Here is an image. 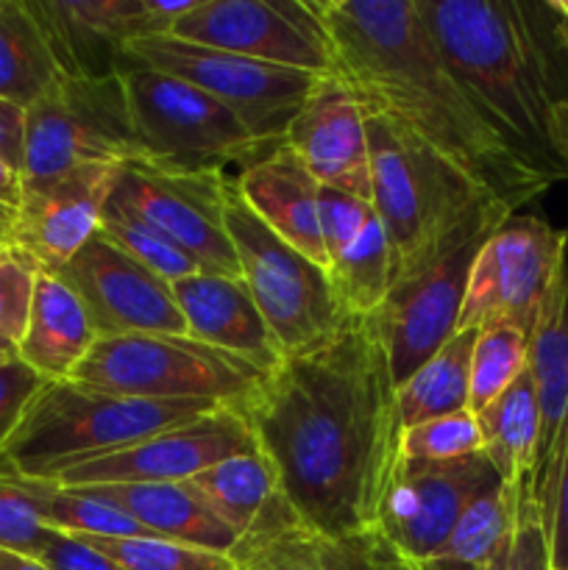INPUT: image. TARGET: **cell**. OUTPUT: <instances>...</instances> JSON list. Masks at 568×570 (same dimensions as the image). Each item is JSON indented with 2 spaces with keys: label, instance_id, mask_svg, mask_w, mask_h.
<instances>
[{
  "label": "cell",
  "instance_id": "6da1fadb",
  "mask_svg": "<svg viewBox=\"0 0 568 570\" xmlns=\"http://www.w3.org/2000/svg\"><path fill=\"white\" fill-rule=\"evenodd\" d=\"M301 521L329 538L376 529L401 462L395 379L368 317L284 356L239 410Z\"/></svg>",
  "mask_w": 568,
  "mask_h": 570
},
{
  "label": "cell",
  "instance_id": "7a4b0ae2",
  "mask_svg": "<svg viewBox=\"0 0 568 570\" xmlns=\"http://www.w3.org/2000/svg\"><path fill=\"white\" fill-rule=\"evenodd\" d=\"M332 50V76L368 117L427 142L510 209L566 181L518 148L434 45L415 0H310Z\"/></svg>",
  "mask_w": 568,
  "mask_h": 570
},
{
  "label": "cell",
  "instance_id": "3957f363",
  "mask_svg": "<svg viewBox=\"0 0 568 570\" xmlns=\"http://www.w3.org/2000/svg\"><path fill=\"white\" fill-rule=\"evenodd\" d=\"M434 45L490 120L568 178L549 120L568 104V0H415Z\"/></svg>",
  "mask_w": 568,
  "mask_h": 570
},
{
  "label": "cell",
  "instance_id": "277c9868",
  "mask_svg": "<svg viewBox=\"0 0 568 570\" xmlns=\"http://www.w3.org/2000/svg\"><path fill=\"white\" fill-rule=\"evenodd\" d=\"M368 145L373 212L388 234L393 287L427 271L488 212L510 209L438 150L384 117H368Z\"/></svg>",
  "mask_w": 568,
  "mask_h": 570
},
{
  "label": "cell",
  "instance_id": "5b68a950",
  "mask_svg": "<svg viewBox=\"0 0 568 570\" xmlns=\"http://www.w3.org/2000/svg\"><path fill=\"white\" fill-rule=\"evenodd\" d=\"M212 410L217 404L131 399L72 379L48 382L0 451V462L20 476L50 482L67 468L128 449Z\"/></svg>",
  "mask_w": 568,
  "mask_h": 570
},
{
  "label": "cell",
  "instance_id": "8992f818",
  "mask_svg": "<svg viewBox=\"0 0 568 570\" xmlns=\"http://www.w3.org/2000/svg\"><path fill=\"white\" fill-rule=\"evenodd\" d=\"M143 161L176 173L239 176L278 145L262 142L221 100L150 67L120 61Z\"/></svg>",
  "mask_w": 568,
  "mask_h": 570
},
{
  "label": "cell",
  "instance_id": "52a82bcc",
  "mask_svg": "<svg viewBox=\"0 0 568 570\" xmlns=\"http://www.w3.org/2000/svg\"><path fill=\"white\" fill-rule=\"evenodd\" d=\"M267 371L189 334H126L92 345L72 382L148 401H204L243 410Z\"/></svg>",
  "mask_w": 568,
  "mask_h": 570
},
{
  "label": "cell",
  "instance_id": "ba28073f",
  "mask_svg": "<svg viewBox=\"0 0 568 570\" xmlns=\"http://www.w3.org/2000/svg\"><path fill=\"white\" fill-rule=\"evenodd\" d=\"M223 226L237 256L239 278L284 356L323 343L343 317L326 271L284 243L251 212L234 176L226 178L223 193Z\"/></svg>",
  "mask_w": 568,
  "mask_h": 570
},
{
  "label": "cell",
  "instance_id": "9c48e42d",
  "mask_svg": "<svg viewBox=\"0 0 568 570\" xmlns=\"http://www.w3.org/2000/svg\"><path fill=\"white\" fill-rule=\"evenodd\" d=\"M128 161H143V148L120 72L61 76L26 109L22 178Z\"/></svg>",
  "mask_w": 568,
  "mask_h": 570
},
{
  "label": "cell",
  "instance_id": "30bf717a",
  "mask_svg": "<svg viewBox=\"0 0 568 570\" xmlns=\"http://www.w3.org/2000/svg\"><path fill=\"white\" fill-rule=\"evenodd\" d=\"M120 61L150 67L204 89L239 117L245 128L262 142L282 145L290 122L304 109L306 98L323 76L295 67L267 65L217 48L159 37L134 39Z\"/></svg>",
  "mask_w": 568,
  "mask_h": 570
},
{
  "label": "cell",
  "instance_id": "8fae6325",
  "mask_svg": "<svg viewBox=\"0 0 568 570\" xmlns=\"http://www.w3.org/2000/svg\"><path fill=\"white\" fill-rule=\"evenodd\" d=\"M512 215L516 212L510 209L488 212L427 271L395 284L382 306L368 315L373 334L388 354L395 387L454 337L473 259L490 234Z\"/></svg>",
  "mask_w": 568,
  "mask_h": 570
},
{
  "label": "cell",
  "instance_id": "7c38bea8",
  "mask_svg": "<svg viewBox=\"0 0 568 570\" xmlns=\"http://www.w3.org/2000/svg\"><path fill=\"white\" fill-rule=\"evenodd\" d=\"M568 232L532 215H512L479 248L457 332L510 321L532 334L535 317L557 271Z\"/></svg>",
  "mask_w": 568,
  "mask_h": 570
},
{
  "label": "cell",
  "instance_id": "4fadbf2b",
  "mask_svg": "<svg viewBox=\"0 0 568 570\" xmlns=\"http://www.w3.org/2000/svg\"><path fill=\"white\" fill-rule=\"evenodd\" d=\"M170 37L245 59L332 76L326 28L310 0H198Z\"/></svg>",
  "mask_w": 568,
  "mask_h": 570
},
{
  "label": "cell",
  "instance_id": "5bb4252c",
  "mask_svg": "<svg viewBox=\"0 0 568 570\" xmlns=\"http://www.w3.org/2000/svg\"><path fill=\"white\" fill-rule=\"evenodd\" d=\"M226 178L128 161L117 173L111 200L159 228L204 273L239 278L237 256L223 226Z\"/></svg>",
  "mask_w": 568,
  "mask_h": 570
},
{
  "label": "cell",
  "instance_id": "9a60e30c",
  "mask_svg": "<svg viewBox=\"0 0 568 570\" xmlns=\"http://www.w3.org/2000/svg\"><path fill=\"white\" fill-rule=\"evenodd\" d=\"M254 432L239 410L217 406L195 421L165 429L128 449L67 468L50 482L59 488H98V484L187 482L228 456L256 451Z\"/></svg>",
  "mask_w": 568,
  "mask_h": 570
},
{
  "label": "cell",
  "instance_id": "2e32d148",
  "mask_svg": "<svg viewBox=\"0 0 568 570\" xmlns=\"http://www.w3.org/2000/svg\"><path fill=\"white\" fill-rule=\"evenodd\" d=\"M496 484L501 479L482 451L443 462L401 456L379 512L376 532L401 554L432 560L466 507Z\"/></svg>",
  "mask_w": 568,
  "mask_h": 570
},
{
  "label": "cell",
  "instance_id": "e0dca14e",
  "mask_svg": "<svg viewBox=\"0 0 568 570\" xmlns=\"http://www.w3.org/2000/svg\"><path fill=\"white\" fill-rule=\"evenodd\" d=\"M56 276L78 295L98 340L126 334H187L173 287L95 232Z\"/></svg>",
  "mask_w": 568,
  "mask_h": 570
},
{
  "label": "cell",
  "instance_id": "ac0fdd59",
  "mask_svg": "<svg viewBox=\"0 0 568 570\" xmlns=\"http://www.w3.org/2000/svg\"><path fill=\"white\" fill-rule=\"evenodd\" d=\"M198 0H31L65 76H111L134 39L170 33Z\"/></svg>",
  "mask_w": 568,
  "mask_h": 570
},
{
  "label": "cell",
  "instance_id": "d6986e66",
  "mask_svg": "<svg viewBox=\"0 0 568 570\" xmlns=\"http://www.w3.org/2000/svg\"><path fill=\"white\" fill-rule=\"evenodd\" d=\"M120 167L81 165L56 176L22 178L6 243L26 250L42 271H61L100 228Z\"/></svg>",
  "mask_w": 568,
  "mask_h": 570
},
{
  "label": "cell",
  "instance_id": "ffe728a7",
  "mask_svg": "<svg viewBox=\"0 0 568 570\" xmlns=\"http://www.w3.org/2000/svg\"><path fill=\"white\" fill-rule=\"evenodd\" d=\"M529 371L538 393L540 434L527 493L549 523L568 440V243L529 334Z\"/></svg>",
  "mask_w": 568,
  "mask_h": 570
},
{
  "label": "cell",
  "instance_id": "44dd1931",
  "mask_svg": "<svg viewBox=\"0 0 568 570\" xmlns=\"http://www.w3.org/2000/svg\"><path fill=\"white\" fill-rule=\"evenodd\" d=\"M284 145L321 187L373 204L368 117L337 76H323L284 134Z\"/></svg>",
  "mask_w": 568,
  "mask_h": 570
},
{
  "label": "cell",
  "instance_id": "7402d4cb",
  "mask_svg": "<svg viewBox=\"0 0 568 570\" xmlns=\"http://www.w3.org/2000/svg\"><path fill=\"white\" fill-rule=\"evenodd\" d=\"M170 287L189 337L239 356L267 373L282 365V345L273 337L243 278L195 273Z\"/></svg>",
  "mask_w": 568,
  "mask_h": 570
},
{
  "label": "cell",
  "instance_id": "603a6c76",
  "mask_svg": "<svg viewBox=\"0 0 568 570\" xmlns=\"http://www.w3.org/2000/svg\"><path fill=\"white\" fill-rule=\"evenodd\" d=\"M237 570H379L371 532L329 538L306 527L282 490L267 499L248 532L232 549Z\"/></svg>",
  "mask_w": 568,
  "mask_h": 570
},
{
  "label": "cell",
  "instance_id": "cb8c5ba5",
  "mask_svg": "<svg viewBox=\"0 0 568 570\" xmlns=\"http://www.w3.org/2000/svg\"><path fill=\"white\" fill-rule=\"evenodd\" d=\"M234 178L251 212L284 243L326 271L329 259L321 239V217H317L321 184L306 170L304 161L282 142L265 159Z\"/></svg>",
  "mask_w": 568,
  "mask_h": 570
},
{
  "label": "cell",
  "instance_id": "d4e9b609",
  "mask_svg": "<svg viewBox=\"0 0 568 570\" xmlns=\"http://www.w3.org/2000/svg\"><path fill=\"white\" fill-rule=\"evenodd\" d=\"M95 343L98 334L78 295L56 273L39 271L17 360L33 367L45 382H67Z\"/></svg>",
  "mask_w": 568,
  "mask_h": 570
},
{
  "label": "cell",
  "instance_id": "484cf974",
  "mask_svg": "<svg viewBox=\"0 0 568 570\" xmlns=\"http://www.w3.org/2000/svg\"><path fill=\"white\" fill-rule=\"evenodd\" d=\"M81 490L120 507L154 538L221 551V554H232L239 540L237 532L226 527L187 482L98 484Z\"/></svg>",
  "mask_w": 568,
  "mask_h": 570
},
{
  "label": "cell",
  "instance_id": "4316f807",
  "mask_svg": "<svg viewBox=\"0 0 568 570\" xmlns=\"http://www.w3.org/2000/svg\"><path fill=\"white\" fill-rule=\"evenodd\" d=\"M473 415L482 438V454L488 456L501 482L507 488H527L540 434L538 393L529 365L499 399Z\"/></svg>",
  "mask_w": 568,
  "mask_h": 570
},
{
  "label": "cell",
  "instance_id": "83f0119b",
  "mask_svg": "<svg viewBox=\"0 0 568 570\" xmlns=\"http://www.w3.org/2000/svg\"><path fill=\"white\" fill-rule=\"evenodd\" d=\"M61 76L31 0H0V98L28 109Z\"/></svg>",
  "mask_w": 568,
  "mask_h": 570
},
{
  "label": "cell",
  "instance_id": "f1b7e54d",
  "mask_svg": "<svg viewBox=\"0 0 568 570\" xmlns=\"http://www.w3.org/2000/svg\"><path fill=\"white\" fill-rule=\"evenodd\" d=\"M477 332H457L432 360L423 362L404 384L395 387L401 426L410 429L432 417L468 410L471 393V354Z\"/></svg>",
  "mask_w": 568,
  "mask_h": 570
},
{
  "label": "cell",
  "instance_id": "f546056e",
  "mask_svg": "<svg viewBox=\"0 0 568 570\" xmlns=\"http://www.w3.org/2000/svg\"><path fill=\"white\" fill-rule=\"evenodd\" d=\"M187 484L226 527L237 532V538H243L278 490V473L265 451L256 449L206 468L198 476L187 479Z\"/></svg>",
  "mask_w": 568,
  "mask_h": 570
},
{
  "label": "cell",
  "instance_id": "4dcf8cb0",
  "mask_svg": "<svg viewBox=\"0 0 568 570\" xmlns=\"http://www.w3.org/2000/svg\"><path fill=\"white\" fill-rule=\"evenodd\" d=\"M326 278L343 317H368L382 306L393 287V256L379 217L329 262Z\"/></svg>",
  "mask_w": 568,
  "mask_h": 570
},
{
  "label": "cell",
  "instance_id": "1f68e13d",
  "mask_svg": "<svg viewBox=\"0 0 568 570\" xmlns=\"http://www.w3.org/2000/svg\"><path fill=\"white\" fill-rule=\"evenodd\" d=\"M523 488H507L505 482L477 495L460 521L451 529L449 540L432 560H451L477 570H499L516 529L518 501Z\"/></svg>",
  "mask_w": 568,
  "mask_h": 570
},
{
  "label": "cell",
  "instance_id": "d6a6232c",
  "mask_svg": "<svg viewBox=\"0 0 568 570\" xmlns=\"http://www.w3.org/2000/svg\"><path fill=\"white\" fill-rule=\"evenodd\" d=\"M39 521L70 538H154L131 515L81 488H59L31 479Z\"/></svg>",
  "mask_w": 568,
  "mask_h": 570
},
{
  "label": "cell",
  "instance_id": "836d02e7",
  "mask_svg": "<svg viewBox=\"0 0 568 570\" xmlns=\"http://www.w3.org/2000/svg\"><path fill=\"white\" fill-rule=\"evenodd\" d=\"M529 365V332L518 323L501 321L477 332L471 354V393L468 410L479 412L499 399Z\"/></svg>",
  "mask_w": 568,
  "mask_h": 570
},
{
  "label": "cell",
  "instance_id": "e575fe53",
  "mask_svg": "<svg viewBox=\"0 0 568 570\" xmlns=\"http://www.w3.org/2000/svg\"><path fill=\"white\" fill-rule=\"evenodd\" d=\"M100 232H104L123 254L131 256L137 265H143L145 271H150L154 276H159L161 282L167 284H176L182 282V278L195 276V273H204L198 267V262L189 259L170 237H165L159 228L145 223L143 217L128 212L126 206L115 204L111 198L104 209Z\"/></svg>",
  "mask_w": 568,
  "mask_h": 570
},
{
  "label": "cell",
  "instance_id": "d590c367",
  "mask_svg": "<svg viewBox=\"0 0 568 570\" xmlns=\"http://www.w3.org/2000/svg\"><path fill=\"white\" fill-rule=\"evenodd\" d=\"M126 570H237L232 554L161 538H78Z\"/></svg>",
  "mask_w": 568,
  "mask_h": 570
},
{
  "label": "cell",
  "instance_id": "8d00e7d4",
  "mask_svg": "<svg viewBox=\"0 0 568 570\" xmlns=\"http://www.w3.org/2000/svg\"><path fill=\"white\" fill-rule=\"evenodd\" d=\"M53 529L39 521L31 479L0 462V549L39 560Z\"/></svg>",
  "mask_w": 568,
  "mask_h": 570
},
{
  "label": "cell",
  "instance_id": "74e56055",
  "mask_svg": "<svg viewBox=\"0 0 568 570\" xmlns=\"http://www.w3.org/2000/svg\"><path fill=\"white\" fill-rule=\"evenodd\" d=\"M482 451L477 415L471 410L451 412V415L432 417L418 426L404 429L401 434V456L404 460H460Z\"/></svg>",
  "mask_w": 568,
  "mask_h": 570
},
{
  "label": "cell",
  "instance_id": "f35d334b",
  "mask_svg": "<svg viewBox=\"0 0 568 570\" xmlns=\"http://www.w3.org/2000/svg\"><path fill=\"white\" fill-rule=\"evenodd\" d=\"M42 267L11 243H0V337L20 343Z\"/></svg>",
  "mask_w": 568,
  "mask_h": 570
},
{
  "label": "cell",
  "instance_id": "ab89813d",
  "mask_svg": "<svg viewBox=\"0 0 568 570\" xmlns=\"http://www.w3.org/2000/svg\"><path fill=\"white\" fill-rule=\"evenodd\" d=\"M317 217H321V239L326 248V259L332 262L334 256L343 254L351 243L362 234V228L376 217L373 204L354 198L340 189L321 187L317 195Z\"/></svg>",
  "mask_w": 568,
  "mask_h": 570
},
{
  "label": "cell",
  "instance_id": "60d3db41",
  "mask_svg": "<svg viewBox=\"0 0 568 570\" xmlns=\"http://www.w3.org/2000/svg\"><path fill=\"white\" fill-rule=\"evenodd\" d=\"M499 570H555L551 568L549 527H546L543 512L527 493V488L521 490L516 529H512L510 546H507Z\"/></svg>",
  "mask_w": 568,
  "mask_h": 570
},
{
  "label": "cell",
  "instance_id": "b9f144b4",
  "mask_svg": "<svg viewBox=\"0 0 568 570\" xmlns=\"http://www.w3.org/2000/svg\"><path fill=\"white\" fill-rule=\"evenodd\" d=\"M45 384L48 382L22 360L0 362V451Z\"/></svg>",
  "mask_w": 568,
  "mask_h": 570
},
{
  "label": "cell",
  "instance_id": "7bdbcfd3",
  "mask_svg": "<svg viewBox=\"0 0 568 570\" xmlns=\"http://www.w3.org/2000/svg\"><path fill=\"white\" fill-rule=\"evenodd\" d=\"M39 562H45L50 570H126L117 566L115 560L100 554V551L89 549L84 540L61 532H50L48 543L39 554Z\"/></svg>",
  "mask_w": 568,
  "mask_h": 570
},
{
  "label": "cell",
  "instance_id": "ee69618b",
  "mask_svg": "<svg viewBox=\"0 0 568 570\" xmlns=\"http://www.w3.org/2000/svg\"><path fill=\"white\" fill-rule=\"evenodd\" d=\"M549 546H551V568L566 570L568 568V440L566 454H562L560 476H557L555 499H551L549 510Z\"/></svg>",
  "mask_w": 568,
  "mask_h": 570
},
{
  "label": "cell",
  "instance_id": "f6af8a7d",
  "mask_svg": "<svg viewBox=\"0 0 568 570\" xmlns=\"http://www.w3.org/2000/svg\"><path fill=\"white\" fill-rule=\"evenodd\" d=\"M0 159L22 173L26 161V109L0 98Z\"/></svg>",
  "mask_w": 568,
  "mask_h": 570
},
{
  "label": "cell",
  "instance_id": "bcb514c9",
  "mask_svg": "<svg viewBox=\"0 0 568 570\" xmlns=\"http://www.w3.org/2000/svg\"><path fill=\"white\" fill-rule=\"evenodd\" d=\"M371 546H373V557H376L379 570H477L471 566H462V562L415 560V557L401 554V551L393 549V546H390L388 540L376 532V529L371 532Z\"/></svg>",
  "mask_w": 568,
  "mask_h": 570
},
{
  "label": "cell",
  "instance_id": "7dc6e473",
  "mask_svg": "<svg viewBox=\"0 0 568 570\" xmlns=\"http://www.w3.org/2000/svg\"><path fill=\"white\" fill-rule=\"evenodd\" d=\"M549 148L555 154V159L566 167L568 173V104H562L560 109L551 115L549 120Z\"/></svg>",
  "mask_w": 568,
  "mask_h": 570
},
{
  "label": "cell",
  "instance_id": "c3c4849f",
  "mask_svg": "<svg viewBox=\"0 0 568 570\" xmlns=\"http://www.w3.org/2000/svg\"><path fill=\"white\" fill-rule=\"evenodd\" d=\"M22 195V173L14 170L6 159H0V204L17 209Z\"/></svg>",
  "mask_w": 568,
  "mask_h": 570
},
{
  "label": "cell",
  "instance_id": "681fc988",
  "mask_svg": "<svg viewBox=\"0 0 568 570\" xmlns=\"http://www.w3.org/2000/svg\"><path fill=\"white\" fill-rule=\"evenodd\" d=\"M0 570H50L45 562L33 560V557L14 554V551L0 549Z\"/></svg>",
  "mask_w": 568,
  "mask_h": 570
},
{
  "label": "cell",
  "instance_id": "f907efd6",
  "mask_svg": "<svg viewBox=\"0 0 568 570\" xmlns=\"http://www.w3.org/2000/svg\"><path fill=\"white\" fill-rule=\"evenodd\" d=\"M11 226H14V209L0 204V239H9Z\"/></svg>",
  "mask_w": 568,
  "mask_h": 570
},
{
  "label": "cell",
  "instance_id": "816d5d0a",
  "mask_svg": "<svg viewBox=\"0 0 568 570\" xmlns=\"http://www.w3.org/2000/svg\"><path fill=\"white\" fill-rule=\"evenodd\" d=\"M6 360H17V345L11 343V340L0 337V362Z\"/></svg>",
  "mask_w": 568,
  "mask_h": 570
},
{
  "label": "cell",
  "instance_id": "f5cc1de1",
  "mask_svg": "<svg viewBox=\"0 0 568 570\" xmlns=\"http://www.w3.org/2000/svg\"><path fill=\"white\" fill-rule=\"evenodd\" d=\"M0 243H6V239H0Z\"/></svg>",
  "mask_w": 568,
  "mask_h": 570
},
{
  "label": "cell",
  "instance_id": "db71d44e",
  "mask_svg": "<svg viewBox=\"0 0 568 570\" xmlns=\"http://www.w3.org/2000/svg\"><path fill=\"white\" fill-rule=\"evenodd\" d=\"M566 570H568V568H566Z\"/></svg>",
  "mask_w": 568,
  "mask_h": 570
}]
</instances>
